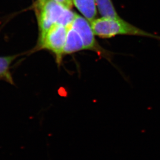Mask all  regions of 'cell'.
Segmentation results:
<instances>
[{
  "label": "cell",
  "instance_id": "1",
  "mask_svg": "<svg viewBox=\"0 0 160 160\" xmlns=\"http://www.w3.org/2000/svg\"><path fill=\"white\" fill-rule=\"evenodd\" d=\"M38 8L40 42L52 26L56 24L70 26L77 15L54 0H39Z\"/></svg>",
  "mask_w": 160,
  "mask_h": 160
},
{
  "label": "cell",
  "instance_id": "6",
  "mask_svg": "<svg viewBox=\"0 0 160 160\" xmlns=\"http://www.w3.org/2000/svg\"><path fill=\"white\" fill-rule=\"evenodd\" d=\"M72 2L77 9L90 22L96 19L97 7L95 0H72Z\"/></svg>",
  "mask_w": 160,
  "mask_h": 160
},
{
  "label": "cell",
  "instance_id": "4",
  "mask_svg": "<svg viewBox=\"0 0 160 160\" xmlns=\"http://www.w3.org/2000/svg\"><path fill=\"white\" fill-rule=\"evenodd\" d=\"M69 27L60 24L54 25L40 42L41 48L50 50L55 54L56 61L59 65H60L62 56L64 54V48Z\"/></svg>",
  "mask_w": 160,
  "mask_h": 160
},
{
  "label": "cell",
  "instance_id": "8",
  "mask_svg": "<svg viewBox=\"0 0 160 160\" xmlns=\"http://www.w3.org/2000/svg\"><path fill=\"white\" fill-rule=\"evenodd\" d=\"M97 9L102 17L106 18H121L119 15L112 0H95Z\"/></svg>",
  "mask_w": 160,
  "mask_h": 160
},
{
  "label": "cell",
  "instance_id": "2",
  "mask_svg": "<svg viewBox=\"0 0 160 160\" xmlns=\"http://www.w3.org/2000/svg\"><path fill=\"white\" fill-rule=\"evenodd\" d=\"M96 36L102 38H109L118 35L142 36L160 40V36L145 31L131 24L121 18L101 17L90 22Z\"/></svg>",
  "mask_w": 160,
  "mask_h": 160
},
{
  "label": "cell",
  "instance_id": "7",
  "mask_svg": "<svg viewBox=\"0 0 160 160\" xmlns=\"http://www.w3.org/2000/svg\"><path fill=\"white\" fill-rule=\"evenodd\" d=\"M19 55L0 57V80H4L11 85H14V82L10 71L11 65Z\"/></svg>",
  "mask_w": 160,
  "mask_h": 160
},
{
  "label": "cell",
  "instance_id": "3",
  "mask_svg": "<svg viewBox=\"0 0 160 160\" xmlns=\"http://www.w3.org/2000/svg\"><path fill=\"white\" fill-rule=\"evenodd\" d=\"M72 27L82 38L84 49L95 52L100 57L110 62L112 53L103 48L98 42L90 22L86 18L77 14L72 24Z\"/></svg>",
  "mask_w": 160,
  "mask_h": 160
},
{
  "label": "cell",
  "instance_id": "5",
  "mask_svg": "<svg viewBox=\"0 0 160 160\" xmlns=\"http://www.w3.org/2000/svg\"><path fill=\"white\" fill-rule=\"evenodd\" d=\"M84 49L82 38L71 26L68 27L67 41L64 48V54H70Z\"/></svg>",
  "mask_w": 160,
  "mask_h": 160
},
{
  "label": "cell",
  "instance_id": "9",
  "mask_svg": "<svg viewBox=\"0 0 160 160\" xmlns=\"http://www.w3.org/2000/svg\"><path fill=\"white\" fill-rule=\"evenodd\" d=\"M54 1L57 2L64 7L70 9L72 6V0H54Z\"/></svg>",
  "mask_w": 160,
  "mask_h": 160
}]
</instances>
